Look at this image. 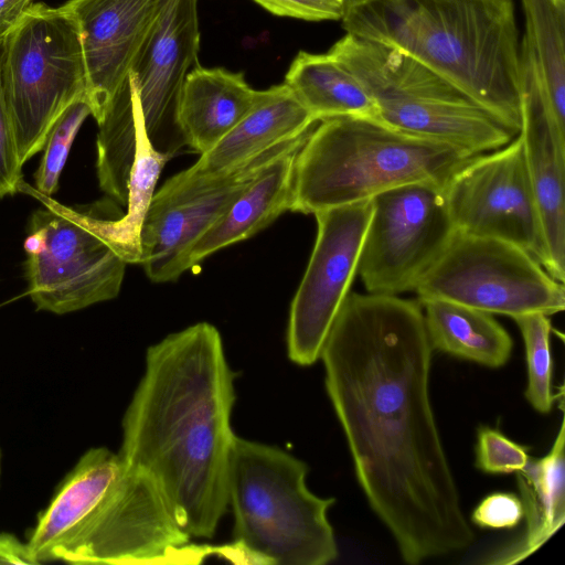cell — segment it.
<instances>
[{"label": "cell", "mask_w": 565, "mask_h": 565, "mask_svg": "<svg viewBox=\"0 0 565 565\" xmlns=\"http://www.w3.org/2000/svg\"><path fill=\"white\" fill-rule=\"evenodd\" d=\"M431 356L420 302L371 292L348 294L320 353L358 481L412 565L475 537L430 404Z\"/></svg>", "instance_id": "cell-1"}, {"label": "cell", "mask_w": 565, "mask_h": 565, "mask_svg": "<svg viewBox=\"0 0 565 565\" xmlns=\"http://www.w3.org/2000/svg\"><path fill=\"white\" fill-rule=\"evenodd\" d=\"M234 373L218 330L199 322L148 348L118 454L145 471L179 526L211 539L227 511Z\"/></svg>", "instance_id": "cell-2"}, {"label": "cell", "mask_w": 565, "mask_h": 565, "mask_svg": "<svg viewBox=\"0 0 565 565\" xmlns=\"http://www.w3.org/2000/svg\"><path fill=\"white\" fill-rule=\"evenodd\" d=\"M341 21L347 33L412 56L520 132L513 0H345Z\"/></svg>", "instance_id": "cell-3"}, {"label": "cell", "mask_w": 565, "mask_h": 565, "mask_svg": "<svg viewBox=\"0 0 565 565\" xmlns=\"http://www.w3.org/2000/svg\"><path fill=\"white\" fill-rule=\"evenodd\" d=\"M319 122L296 154L291 212L315 214L409 183L444 186L476 156L375 118L340 116Z\"/></svg>", "instance_id": "cell-4"}, {"label": "cell", "mask_w": 565, "mask_h": 565, "mask_svg": "<svg viewBox=\"0 0 565 565\" xmlns=\"http://www.w3.org/2000/svg\"><path fill=\"white\" fill-rule=\"evenodd\" d=\"M309 468L279 447L235 436L228 460L233 511L228 559L260 565H326L338 556L328 511L333 498L307 486Z\"/></svg>", "instance_id": "cell-5"}, {"label": "cell", "mask_w": 565, "mask_h": 565, "mask_svg": "<svg viewBox=\"0 0 565 565\" xmlns=\"http://www.w3.org/2000/svg\"><path fill=\"white\" fill-rule=\"evenodd\" d=\"M362 84L377 119L401 131L471 154L497 150L514 135L443 76L406 53L347 33L328 52Z\"/></svg>", "instance_id": "cell-6"}, {"label": "cell", "mask_w": 565, "mask_h": 565, "mask_svg": "<svg viewBox=\"0 0 565 565\" xmlns=\"http://www.w3.org/2000/svg\"><path fill=\"white\" fill-rule=\"evenodd\" d=\"M2 86L23 166L60 115L86 96L77 24L62 7L31 3L3 36Z\"/></svg>", "instance_id": "cell-7"}, {"label": "cell", "mask_w": 565, "mask_h": 565, "mask_svg": "<svg viewBox=\"0 0 565 565\" xmlns=\"http://www.w3.org/2000/svg\"><path fill=\"white\" fill-rule=\"evenodd\" d=\"M38 199L24 241L28 294L38 310L65 315L118 296L127 263L95 225V216L45 196Z\"/></svg>", "instance_id": "cell-8"}, {"label": "cell", "mask_w": 565, "mask_h": 565, "mask_svg": "<svg viewBox=\"0 0 565 565\" xmlns=\"http://www.w3.org/2000/svg\"><path fill=\"white\" fill-rule=\"evenodd\" d=\"M414 291L418 301L440 299L512 319L527 313L552 316L565 308L564 282L529 252L457 231Z\"/></svg>", "instance_id": "cell-9"}, {"label": "cell", "mask_w": 565, "mask_h": 565, "mask_svg": "<svg viewBox=\"0 0 565 565\" xmlns=\"http://www.w3.org/2000/svg\"><path fill=\"white\" fill-rule=\"evenodd\" d=\"M372 201L358 274L371 294L414 291L456 232L443 186L404 184Z\"/></svg>", "instance_id": "cell-10"}, {"label": "cell", "mask_w": 565, "mask_h": 565, "mask_svg": "<svg viewBox=\"0 0 565 565\" xmlns=\"http://www.w3.org/2000/svg\"><path fill=\"white\" fill-rule=\"evenodd\" d=\"M457 232L514 244L545 268L541 215L521 136L489 154H476L443 186Z\"/></svg>", "instance_id": "cell-11"}, {"label": "cell", "mask_w": 565, "mask_h": 565, "mask_svg": "<svg viewBox=\"0 0 565 565\" xmlns=\"http://www.w3.org/2000/svg\"><path fill=\"white\" fill-rule=\"evenodd\" d=\"M373 201L364 200L316 212L317 238L290 306L289 359L309 366L320 359L329 330L358 273Z\"/></svg>", "instance_id": "cell-12"}, {"label": "cell", "mask_w": 565, "mask_h": 565, "mask_svg": "<svg viewBox=\"0 0 565 565\" xmlns=\"http://www.w3.org/2000/svg\"><path fill=\"white\" fill-rule=\"evenodd\" d=\"M200 0H162L152 30L122 82L152 147L170 159L185 146L179 106L188 73L199 65Z\"/></svg>", "instance_id": "cell-13"}, {"label": "cell", "mask_w": 565, "mask_h": 565, "mask_svg": "<svg viewBox=\"0 0 565 565\" xmlns=\"http://www.w3.org/2000/svg\"><path fill=\"white\" fill-rule=\"evenodd\" d=\"M301 136L218 177L194 182L168 179L154 192L140 231L139 264L149 279L154 282L177 280L185 249L227 211L268 161Z\"/></svg>", "instance_id": "cell-14"}, {"label": "cell", "mask_w": 565, "mask_h": 565, "mask_svg": "<svg viewBox=\"0 0 565 565\" xmlns=\"http://www.w3.org/2000/svg\"><path fill=\"white\" fill-rule=\"evenodd\" d=\"M162 0H67L86 75V96L97 122L125 81L158 19Z\"/></svg>", "instance_id": "cell-15"}, {"label": "cell", "mask_w": 565, "mask_h": 565, "mask_svg": "<svg viewBox=\"0 0 565 565\" xmlns=\"http://www.w3.org/2000/svg\"><path fill=\"white\" fill-rule=\"evenodd\" d=\"M317 121L286 83L264 89L262 100L189 169L172 177L194 182L231 172L273 147L295 139Z\"/></svg>", "instance_id": "cell-16"}, {"label": "cell", "mask_w": 565, "mask_h": 565, "mask_svg": "<svg viewBox=\"0 0 565 565\" xmlns=\"http://www.w3.org/2000/svg\"><path fill=\"white\" fill-rule=\"evenodd\" d=\"M310 130L268 161L227 211L185 249L180 275L211 254L254 236L290 211L296 154Z\"/></svg>", "instance_id": "cell-17"}, {"label": "cell", "mask_w": 565, "mask_h": 565, "mask_svg": "<svg viewBox=\"0 0 565 565\" xmlns=\"http://www.w3.org/2000/svg\"><path fill=\"white\" fill-rule=\"evenodd\" d=\"M526 166L539 206L547 254L545 270L565 280V134L548 111L521 105V129Z\"/></svg>", "instance_id": "cell-18"}, {"label": "cell", "mask_w": 565, "mask_h": 565, "mask_svg": "<svg viewBox=\"0 0 565 565\" xmlns=\"http://www.w3.org/2000/svg\"><path fill=\"white\" fill-rule=\"evenodd\" d=\"M125 460L106 447L88 449L57 488L50 504L39 515L28 546L40 563L77 533L124 469Z\"/></svg>", "instance_id": "cell-19"}, {"label": "cell", "mask_w": 565, "mask_h": 565, "mask_svg": "<svg viewBox=\"0 0 565 565\" xmlns=\"http://www.w3.org/2000/svg\"><path fill=\"white\" fill-rule=\"evenodd\" d=\"M243 72L198 65L186 75L179 106L185 146L202 154L231 131L263 98Z\"/></svg>", "instance_id": "cell-20"}, {"label": "cell", "mask_w": 565, "mask_h": 565, "mask_svg": "<svg viewBox=\"0 0 565 565\" xmlns=\"http://www.w3.org/2000/svg\"><path fill=\"white\" fill-rule=\"evenodd\" d=\"M565 422L547 455L516 471L525 527L521 535L487 553L481 564H516L536 552L565 521Z\"/></svg>", "instance_id": "cell-21"}, {"label": "cell", "mask_w": 565, "mask_h": 565, "mask_svg": "<svg viewBox=\"0 0 565 565\" xmlns=\"http://www.w3.org/2000/svg\"><path fill=\"white\" fill-rule=\"evenodd\" d=\"M419 302L433 349L489 367L509 361L513 341L491 313L440 299Z\"/></svg>", "instance_id": "cell-22"}, {"label": "cell", "mask_w": 565, "mask_h": 565, "mask_svg": "<svg viewBox=\"0 0 565 565\" xmlns=\"http://www.w3.org/2000/svg\"><path fill=\"white\" fill-rule=\"evenodd\" d=\"M284 83L317 121L340 116L379 117L362 84L329 53L298 52Z\"/></svg>", "instance_id": "cell-23"}, {"label": "cell", "mask_w": 565, "mask_h": 565, "mask_svg": "<svg viewBox=\"0 0 565 565\" xmlns=\"http://www.w3.org/2000/svg\"><path fill=\"white\" fill-rule=\"evenodd\" d=\"M132 109L136 120V149L128 183L127 212L118 218L95 216V225L127 264H139L142 222L161 170L170 158L152 147L138 108L132 105Z\"/></svg>", "instance_id": "cell-24"}, {"label": "cell", "mask_w": 565, "mask_h": 565, "mask_svg": "<svg viewBox=\"0 0 565 565\" xmlns=\"http://www.w3.org/2000/svg\"><path fill=\"white\" fill-rule=\"evenodd\" d=\"M550 316L527 313L513 318L525 345L527 366V386L525 397L532 407L547 414L553 407L556 395L552 394V356Z\"/></svg>", "instance_id": "cell-25"}, {"label": "cell", "mask_w": 565, "mask_h": 565, "mask_svg": "<svg viewBox=\"0 0 565 565\" xmlns=\"http://www.w3.org/2000/svg\"><path fill=\"white\" fill-rule=\"evenodd\" d=\"M92 109L87 96L74 100L56 119L44 145V153L34 174L35 190L52 196L58 189L60 175L72 143Z\"/></svg>", "instance_id": "cell-26"}, {"label": "cell", "mask_w": 565, "mask_h": 565, "mask_svg": "<svg viewBox=\"0 0 565 565\" xmlns=\"http://www.w3.org/2000/svg\"><path fill=\"white\" fill-rule=\"evenodd\" d=\"M529 460L526 448L500 430L481 426L477 433L476 466L488 473H510L523 469Z\"/></svg>", "instance_id": "cell-27"}, {"label": "cell", "mask_w": 565, "mask_h": 565, "mask_svg": "<svg viewBox=\"0 0 565 565\" xmlns=\"http://www.w3.org/2000/svg\"><path fill=\"white\" fill-rule=\"evenodd\" d=\"M3 38L0 36V200L20 192L22 164L2 86Z\"/></svg>", "instance_id": "cell-28"}, {"label": "cell", "mask_w": 565, "mask_h": 565, "mask_svg": "<svg viewBox=\"0 0 565 565\" xmlns=\"http://www.w3.org/2000/svg\"><path fill=\"white\" fill-rule=\"evenodd\" d=\"M524 518L520 497L509 492L487 495L473 510L471 520L480 527L513 529Z\"/></svg>", "instance_id": "cell-29"}, {"label": "cell", "mask_w": 565, "mask_h": 565, "mask_svg": "<svg viewBox=\"0 0 565 565\" xmlns=\"http://www.w3.org/2000/svg\"><path fill=\"white\" fill-rule=\"evenodd\" d=\"M277 17L305 21L341 20L345 0H253Z\"/></svg>", "instance_id": "cell-30"}, {"label": "cell", "mask_w": 565, "mask_h": 565, "mask_svg": "<svg viewBox=\"0 0 565 565\" xmlns=\"http://www.w3.org/2000/svg\"><path fill=\"white\" fill-rule=\"evenodd\" d=\"M0 564L38 565L28 543L11 533H0Z\"/></svg>", "instance_id": "cell-31"}, {"label": "cell", "mask_w": 565, "mask_h": 565, "mask_svg": "<svg viewBox=\"0 0 565 565\" xmlns=\"http://www.w3.org/2000/svg\"><path fill=\"white\" fill-rule=\"evenodd\" d=\"M34 0H0V36H3Z\"/></svg>", "instance_id": "cell-32"}, {"label": "cell", "mask_w": 565, "mask_h": 565, "mask_svg": "<svg viewBox=\"0 0 565 565\" xmlns=\"http://www.w3.org/2000/svg\"><path fill=\"white\" fill-rule=\"evenodd\" d=\"M0 476H1V449H0Z\"/></svg>", "instance_id": "cell-33"}]
</instances>
